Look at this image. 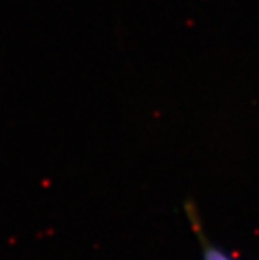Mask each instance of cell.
<instances>
[{
	"mask_svg": "<svg viewBox=\"0 0 259 260\" xmlns=\"http://www.w3.org/2000/svg\"><path fill=\"white\" fill-rule=\"evenodd\" d=\"M205 260H233V258L217 248H208L205 252Z\"/></svg>",
	"mask_w": 259,
	"mask_h": 260,
	"instance_id": "cell-1",
	"label": "cell"
}]
</instances>
